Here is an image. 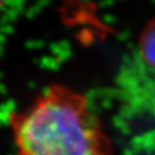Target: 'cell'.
Listing matches in <instances>:
<instances>
[{"label":"cell","mask_w":155,"mask_h":155,"mask_svg":"<svg viewBox=\"0 0 155 155\" xmlns=\"http://www.w3.org/2000/svg\"><path fill=\"white\" fill-rule=\"evenodd\" d=\"M89 100L61 95L39 102L16 127L23 155H109L108 140L100 131Z\"/></svg>","instance_id":"obj_1"},{"label":"cell","mask_w":155,"mask_h":155,"mask_svg":"<svg viewBox=\"0 0 155 155\" xmlns=\"http://www.w3.org/2000/svg\"><path fill=\"white\" fill-rule=\"evenodd\" d=\"M139 51L145 61L155 68V18L150 21L140 33Z\"/></svg>","instance_id":"obj_2"},{"label":"cell","mask_w":155,"mask_h":155,"mask_svg":"<svg viewBox=\"0 0 155 155\" xmlns=\"http://www.w3.org/2000/svg\"><path fill=\"white\" fill-rule=\"evenodd\" d=\"M38 63L41 68H46L51 70H58L60 68V61L56 58H52V56H43L38 61Z\"/></svg>","instance_id":"obj_3"},{"label":"cell","mask_w":155,"mask_h":155,"mask_svg":"<svg viewBox=\"0 0 155 155\" xmlns=\"http://www.w3.org/2000/svg\"><path fill=\"white\" fill-rule=\"evenodd\" d=\"M12 122V114L4 111L0 108V127H6L9 125Z\"/></svg>","instance_id":"obj_4"},{"label":"cell","mask_w":155,"mask_h":155,"mask_svg":"<svg viewBox=\"0 0 155 155\" xmlns=\"http://www.w3.org/2000/svg\"><path fill=\"white\" fill-rule=\"evenodd\" d=\"M0 108L4 111H7V113H9V114H13L14 111L16 110V102H15L14 100H8V101H6L5 104L0 105Z\"/></svg>","instance_id":"obj_5"},{"label":"cell","mask_w":155,"mask_h":155,"mask_svg":"<svg viewBox=\"0 0 155 155\" xmlns=\"http://www.w3.org/2000/svg\"><path fill=\"white\" fill-rule=\"evenodd\" d=\"M45 46V43L43 40H29L25 43V47L29 50H33V48H41Z\"/></svg>","instance_id":"obj_6"},{"label":"cell","mask_w":155,"mask_h":155,"mask_svg":"<svg viewBox=\"0 0 155 155\" xmlns=\"http://www.w3.org/2000/svg\"><path fill=\"white\" fill-rule=\"evenodd\" d=\"M50 50H51V52H52V54L54 55V58L59 56L62 52V48L60 47L59 43H58V44H56V43H52V44L50 45Z\"/></svg>","instance_id":"obj_7"},{"label":"cell","mask_w":155,"mask_h":155,"mask_svg":"<svg viewBox=\"0 0 155 155\" xmlns=\"http://www.w3.org/2000/svg\"><path fill=\"white\" fill-rule=\"evenodd\" d=\"M41 95H43L44 100H48V99L54 98L53 89H51V87H44V89L41 90Z\"/></svg>","instance_id":"obj_8"},{"label":"cell","mask_w":155,"mask_h":155,"mask_svg":"<svg viewBox=\"0 0 155 155\" xmlns=\"http://www.w3.org/2000/svg\"><path fill=\"white\" fill-rule=\"evenodd\" d=\"M13 32H14V28L12 27L11 24L0 25V33H2V35H11Z\"/></svg>","instance_id":"obj_9"},{"label":"cell","mask_w":155,"mask_h":155,"mask_svg":"<svg viewBox=\"0 0 155 155\" xmlns=\"http://www.w3.org/2000/svg\"><path fill=\"white\" fill-rule=\"evenodd\" d=\"M70 54H71V53H70V51H62L61 54H60L59 56H56V59H58L60 62H64L66 60L69 59Z\"/></svg>","instance_id":"obj_10"},{"label":"cell","mask_w":155,"mask_h":155,"mask_svg":"<svg viewBox=\"0 0 155 155\" xmlns=\"http://www.w3.org/2000/svg\"><path fill=\"white\" fill-rule=\"evenodd\" d=\"M60 47L62 48V51H70V44H69V41H67V40H61L60 43Z\"/></svg>","instance_id":"obj_11"},{"label":"cell","mask_w":155,"mask_h":155,"mask_svg":"<svg viewBox=\"0 0 155 155\" xmlns=\"http://www.w3.org/2000/svg\"><path fill=\"white\" fill-rule=\"evenodd\" d=\"M25 16L28 17V18H33V17L36 16V13H35V11L32 9V7H30L29 9L25 11Z\"/></svg>","instance_id":"obj_12"},{"label":"cell","mask_w":155,"mask_h":155,"mask_svg":"<svg viewBox=\"0 0 155 155\" xmlns=\"http://www.w3.org/2000/svg\"><path fill=\"white\" fill-rule=\"evenodd\" d=\"M7 93V87H6V85L4 83H1L0 82V94H2V95H5Z\"/></svg>","instance_id":"obj_13"},{"label":"cell","mask_w":155,"mask_h":155,"mask_svg":"<svg viewBox=\"0 0 155 155\" xmlns=\"http://www.w3.org/2000/svg\"><path fill=\"white\" fill-rule=\"evenodd\" d=\"M36 5H38L39 7H40V8H41V9H43V8H44L45 6L50 5V1H38V2H37V4H36Z\"/></svg>","instance_id":"obj_14"},{"label":"cell","mask_w":155,"mask_h":155,"mask_svg":"<svg viewBox=\"0 0 155 155\" xmlns=\"http://www.w3.org/2000/svg\"><path fill=\"white\" fill-rule=\"evenodd\" d=\"M6 41V37L5 35H2V33H0V45H4V43Z\"/></svg>","instance_id":"obj_15"},{"label":"cell","mask_w":155,"mask_h":155,"mask_svg":"<svg viewBox=\"0 0 155 155\" xmlns=\"http://www.w3.org/2000/svg\"><path fill=\"white\" fill-rule=\"evenodd\" d=\"M28 86L30 89H35V87H36V83H35V82H29Z\"/></svg>","instance_id":"obj_16"},{"label":"cell","mask_w":155,"mask_h":155,"mask_svg":"<svg viewBox=\"0 0 155 155\" xmlns=\"http://www.w3.org/2000/svg\"><path fill=\"white\" fill-rule=\"evenodd\" d=\"M2 52H4V45H0V56L2 54Z\"/></svg>","instance_id":"obj_17"},{"label":"cell","mask_w":155,"mask_h":155,"mask_svg":"<svg viewBox=\"0 0 155 155\" xmlns=\"http://www.w3.org/2000/svg\"><path fill=\"white\" fill-rule=\"evenodd\" d=\"M2 76H4V74H2V72L0 71V79H1V78H2Z\"/></svg>","instance_id":"obj_18"},{"label":"cell","mask_w":155,"mask_h":155,"mask_svg":"<svg viewBox=\"0 0 155 155\" xmlns=\"http://www.w3.org/2000/svg\"><path fill=\"white\" fill-rule=\"evenodd\" d=\"M1 6H2V2H0V8H1Z\"/></svg>","instance_id":"obj_19"}]
</instances>
